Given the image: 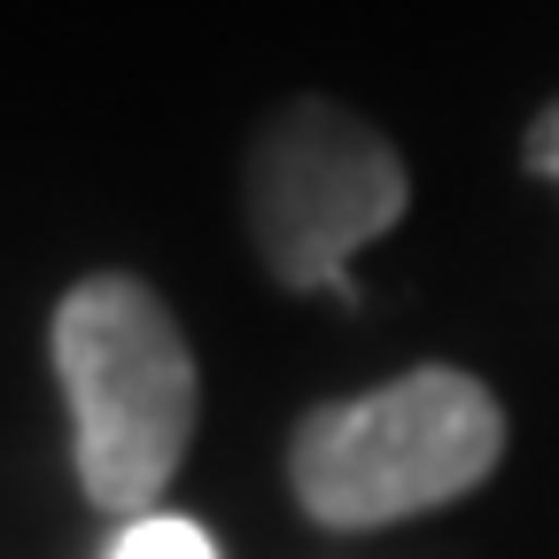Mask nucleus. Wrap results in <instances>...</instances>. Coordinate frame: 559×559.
<instances>
[{
    "label": "nucleus",
    "mask_w": 559,
    "mask_h": 559,
    "mask_svg": "<svg viewBox=\"0 0 559 559\" xmlns=\"http://www.w3.org/2000/svg\"><path fill=\"white\" fill-rule=\"evenodd\" d=\"M498 459V396L459 366H419L373 396L319 404L288 443V481L319 528H389L481 489Z\"/></svg>",
    "instance_id": "f03ea898"
},
{
    "label": "nucleus",
    "mask_w": 559,
    "mask_h": 559,
    "mask_svg": "<svg viewBox=\"0 0 559 559\" xmlns=\"http://www.w3.org/2000/svg\"><path fill=\"white\" fill-rule=\"evenodd\" d=\"M241 187H249V234L272 280L334 304H358L349 257L381 241L412 202L404 156L326 94H304L264 117Z\"/></svg>",
    "instance_id": "7ed1b4c3"
},
{
    "label": "nucleus",
    "mask_w": 559,
    "mask_h": 559,
    "mask_svg": "<svg viewBox=\"0 0 559 559\" xmlns=\"http://www.w3.org/2000/svg\"><path fill=\"white\" fill-rule=\"evenodd\" d=\"M55 373L79 428V481L102 513H148L194 443V349L164 296L132 272H94L55 304Z\"/></svg>",
    "instance_id": "f257e3e1"
},
{
    "label": "nucleus",
    "mask_w": 559,
    "mask_h": 559,
    "mask_svg": "<svg viewBox=\"0 0 559 559\" xmlns=\"http://www.w3.org/2000/svg\"><path fill=\"white\" fill-rule=\"evenodd\" d=\"M521 164H528L536 179H559V102L536 109V124H528V140H521Z\"/></svg>",
    "instance_id": "39448f33"
},
{
    "label": "nucleus",
    "mask_w": 559,
    "mask_h": 559,
    "mask_svg": "<svg viewBox=\"0 0 559 559\" xmlns=\"http://www.w3.org/2000/svg\"><path fill=\"white\" fill-rule=\"evenodd\" d=\"M109 559H218L202 521H179V513H132L109 544Z\"/></svg>",
    "instance_id": "20e7f679"
}]
</instances>
